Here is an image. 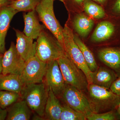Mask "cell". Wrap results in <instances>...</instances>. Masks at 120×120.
I'll return each mask as SVG.
<instances>
[{
    "mask_svg": "<svg viewBox=\"0 0 120 120\" xmlns=\"http://www.w3.org/2000/svg\"><path fill=\"white\" fill-rule=\"evenodd\" d=\"M83 9L86 15L97 22L108 16L104 7L92 0H84Z\"/></svg>",
    "mask_w": 120,
    "mask_h": 120,
    "instance_id": "cell-21",
    "label": "cell"
},
{
    "mask_svg": "<svg viewBox=\"0 0 120 120\" xmlns=\"http://www.w3.org/2000/svg\"><path fill=\"white\" fill-rule=\"evenodd\" d=\"M21 99L20 93L7 90H0V107L7 109Z\"/></svg>",
    "mask_w": 120,
    "mask_h": 120,
    "instance_id": "cell-24",
    "label": "cell"
},
{
    "mask_svg": "<svg viewBox=\"0 0 120 120\" xmlns=\"http://www.w3.org/2000/svg\"><path fill=\"white\" fill-rule=\"evenodd\" d=\"M49 95L44 112L45 120H60L62 112V105L58 98L49 88Z\"/></svg>",
    "mask_w": 120,
    "mask_h": 120,
    "instance_id": "cell-19",
    "label": "cell"
},
{
    "mask_svg": "<svg viewBox=\"0 0 120 120\" xmlns=\"http://www.w3.org/2000/svg\"><path fill=\"white\" fill-rule=\"evenodd\" d=\"M88 120H120L116 109L101 113L93 112L86 116Z\"/></svg>",
    "mask_w": 120,
    "mask_h": 120,
    "instance_id": "cell-26",
    "label": "cell"
},
{
    "mask_svg": "<svg viewBox=\"0 0 120 120\" xmlns=\"http://www.w3.org/2000/svg\"><path fill=\"white\" fill-rule=\"evenodd\" d=\"M32 120H45V117L41 116L38 115L37 114L35 113L34 115L33 116L32 118Z\"/></svg>",
    "mask_w": 120,
    "mask_h": 120,
    "instance_id": "cell-33",
    "label": "cell"
},
{
    "mask_svg": "<svg viewBox=\"0 0 120 120\" xmlns=\"http://www.w3.org/2000/svg\"><path fill=\"white\" fill-rule=\"evenodd\" d=\"M84 0H65L64 3L68 12L83 11V4Z\"/></svg>",
    "mask_w": 120,
    "mask_h": 120,
    "instance_id": "cell-28",
    "label": "cell"
},
{
    "mask_svg": "<svg viewBox=\"0 0 120 120\" xmlns=\"http://www.w3.org/2000/svg\"><path fill=\"white\" fill-rule=\"evenodd\" d=\"M47 64L36 55L25 61L20 77L25 85L40 83L44 81Z\"/></svg>",
    "mask_w": 120,
    "mask_h": 120,
    "instance_id": "cell-10",
    "label": "cell"
},
{
    "mask_svg": "<svg viewBox=\"0 0 120 120\" xmlns=\"http://www.w3.org/2000/svg\"><path fill=\"white\" fill-rule=\"evenodd\" d=\"M116 110L120 120V102L116 108Z\"/></svg>",
    "mask_w": 120,
    "mask_h": 120,
    "instance_id": "cell-35",
    "label": "cell"
},
{
    "mask_svg": "<svg viewBox=\"0 0 120 120\" xmlns=\"http://www.w3.org/2000/svg\"><path fill=\"white\" fill-rule=\"evenodd\" d=\"M41 0H12L9 6L18 12L35 10Z\"/></svg>",
    "mask_w": 120,
    "mask_h": 120,
    "instance_id": "cell-23",
    "label": "cell"
},
{
    "mask_svg": "<svg viewBox=\"0 0 120 120\" xmlns=\"http://www.w3.org/2000/svg\"><path fill=\"white\" fill-rule=\"evenodd\" d=\"M12 0H0V8L5 6H8Z\"/></svg>",
    "mask_w": 120,
    "mask_h": 120,
    "instance_id": "cell-31",
    "label": "cell"
},
{
    "mask_svg": "<svg viewBox=\"0 0 120 120\" xmlns=\"http://www.w3.org/2000/svg\"><path fill=\"white\" fill-rule=\"evenodd\" d=\"M61 98L66 105L86 116L94 112L87 96L73 86L66 84Z\"/></svg>",
    "mask_w": 120,
    "mask_h": 120,
    "instance_id": "cell-8",
    "label": "cell"
},
{
    "mask_svg": "<svg viewBox=\"0 0 120 120\" xmlns=\"http://www.w3.org/2000/svg\"><path fill=\"white\" fill-rule=\"evenodd\" d=\"M4 54H0V74L2 73V61Z\"/></svg>",
    "mask_w": 120,
    "mask_h": 120,
    "instance_id": "cell-34",
    "label": "cell"
},
{
    "mask_svg": "<svg viewBox=\"0 0 120 120\" xmlns=\"http://www.w3.org/2000/svg\"><path fill=\"white\" fill-rule=\"evenodd\" d=\"M43 82L58 98H61L65 83L57 60L47 64Z\"/></svg>",
    "mask_w": 120,
    "mask_h": 120,
    "instance_id": "cell-12",
    "label": "cell"
},
{
    "mask_svg": "<svg viewBox=\"0 0 120 120\" xmlns=\"http://www.w3.org/2000/svg\"><path fill=\"white\" fill-rule=\"evenodd\" d=\"M7 120H30L32 111L24 100L20 99L7 109Z\"/></svg>",
    "mask_w": 120,
    "mask_h": 120,
    "instance_id": "cell-18",
    "label": "cell"
},
{
    "mask_svg": "<svg viewBox=\"0 0 120 120\" xmlns=\"http://www.w3.org/2000/svg\"><path fill=\"white\" fill-rule=\"evenodd\" d=\"M25 26L23 32L27 37L33 39H37L41 32L46 28L39 22L35 10L30 11L23 15Z\"/></svg>",
    "mask_w": 120,
    "mask_h": 120,
    "instance_id": "cell-16",
    "label": "cell"
},
{
    "mask_svg": "<svg viewBox=\"0 0 120 120\" xmlns=\"http://www.w3.org/2000/svg\"><path fill=\"white\" fill-rule=\"evenodd\" d=\"M18 12L11 7L5 6L0 8V54L6 52L5 38L11 21Z\"/></svg>",
    "mask_w": 120,
    "mask_h": 120,
    "instance_id": "cell-15",
    "label": "cell"
},
{
    "mask_svg": "<svg viewBox=\"0 0 120 120\" xmlns=\"http://www.w3.org/2000/svg\"><path fill=\"white\" fill-rule=\"evenodd\" d=\"M84 43L92 48L120 43V18L108 16L97 22Z\"/></svg>",
    "mask_w": 120,
    "mask_h": 120,
    "instance_id": "cell-1",
    "label": "cell"
},
{
    "mask_svg": "<svg viewBox=\"0 0 120 120\" xmlns=\"http://www.w3.org/2000/svg\"><path fill=\"white\" fill-rule=\"evenodd\" d=\"M74 41L82 52L84 60L91 72L96 71L99 68L94 54L90 48L76 34L73 33Z\"/></svg>",
    "mask_w": 120,
    "mask_h": 120,
    "instance_id": "cell-22",
    "label": "cell"
},
{
    "mask_svg": "<svg viewBox=\"0 0 120 120\" xmlns=\"http://www.w3.org/2000/svg\"><path fill=\"white\" fill-rule=\"evenodd\" d=\"M65 83L87 92L89 83L83 72L69 60L65 54L57 59Z\"/></svg>",
    "mask_w": 120,
    "mask_h": 120,
    "instance_id": "cell-5",
    "label": "cell"
},
{
    "mask_svg": "<svg viewBox=\"0 0 120 120\" xmlns=\"http://www.w3.org/2000/svg\"><path fill=\"white\" fill-rule=\"evenodd\" d=\"M85 114L73 109L64 103L62 105L60 120H86Z\"/></svg>",
    "mask_w": 120,
    "mask_h": 120,
    "instance_id": "cell-25",
    "label": "cell"
},
{
    "mask_svg": "<svg viewBox=\"0 0 120 120\" xmlns=\"http://www.w3.org/2000/svg\"><path fill=\"white\" fill-rule=\"evenodd\" d=\"M8 110L7 109H2L0 107V120H5L7 118Z\"/></svg>",
    "mask_w": 120,
    "mask_h": 120,
    "instance_id": "cell-30",
    "label": "cell"
},
{
    "mask_svg": "<svg viewBox=\"0 0 120 120\" xmlns=\"http://www.w3.org/2000/svg\"><path fill=\"white\" fill-rule=\"evenodd\" d=\"M90 75L92 84L108 88L118 77L113 70L106 66L99 67L96 71L91 72Z\"/></svg>",
    "mask_w": 120,
    "mask_h": 120,
    "instance_id": "cell-17",
    "label": "cell"
},
{
    "mask_svg": "<svg viewBox=\"0 0 120 120\" xmlns=\"http://www.w3.org/2000/svg\"><path fill=\"white\" fill-rule=\"evenodd\" d=\"M87 92L94 113H101L116 109L120 102V96L109 88L92 83L88 85Z\"/></svg>",
    "mask_w": 120,
    "mask_h": 120,
    "instance_id": "cell-2",
    "label": "cell"
},
{
    "mask_svg": "<svg viewBox=\"0 0 120 120\" xmlns=\"http://www.w3.org/2000/svg\"><path fill=\"white\" fill-rule=\"evenodd\" d=\"M63 40L65 53L72 62L83 72L87 78L89 84L92 83L91 71L87 66L81 50L75 41L72 30L65 24L63 28Z\"/></svg>",
    "mask_w": 120,
    "mask_h": 120,
    "instance_id": "cell-6",
    "label": "cell"
},
{
    "mask_svg": "<svg viewBox=\"0 0 120 120\" xmlns=\"http://www.w3.org/2000/svg\"><path fill=\"white\" fill-rule=\"evenodd\" d=\"M55 0H41L35 8L39 20L63 45V28L56 19L53 9Z\"/></svg>",
    "mask_w": 120,
    "mask_h": 120,
    "instance_id": "cell-7",
    "label": "cell"
},
{
    "mask_svg": "<svg viewBox=\"0 0 120 120\" xmlns=\"http://www.w3.org/2000/svg\"><path fill=\"white\" fill-rule=\"evenodd\" d=\"M49 90L44 82L26 84L20 92L21 98L26 101L32 112L45 117V106Z\"/></svg>",
    "mask_w": 120,
    "mask_h": 120,
    "instance_id": "cell-4",
    "label": "cell"
},
{
    "mask_svg": "<svg viewBox=\"0 0 120 120\" xmlns=\"http://www.w3.org/2000/svg\"><path fill=\"white\" fill-rule=\"evenodd\" d=\"M66 23L84 42L88 38L97 22L86 15L84 11H69Z\"/></svg>",
    "mask_w": 120,
    "mask_h": 120,
    "instance_id": "cell-9",
    "label": "cell"
},
{
    "mask_svg": "<svg viewBox=\"0 0 120 120\" xmlns=\"http://www.w3.org/2000/svg\"><path fill=\"white\" fill-rule=\"evenodd\" d=\"M92 0L97 2L104 8L109 0Z\"/></svg>",
    "mask_w": 120,
    "mask_h": 120,
    "instance_id": "cell-32",
    "label": "cell"
},
{
    "mask_svg": "<svg viewBox=\"0 0 120 120\" xmlns=\"http://www.w3.org/2000/svg\"><path fill=\"white\" fill-rule=\"evenodd\" d=\"M109 89L114 94L120 96V76L114 81Z\"/></svg>",
    "mask_w": 120,
    "mask_h": 120,
    "instance_id": "cell-29",
    "label": "cell"
},
{
    "mask_svg": "<svg viewBox=\"0 0 120 120\" xmlns=\"http://www.w3.org/2000/svg\"><path fill=\"white\" fill-rule=\"evenodd\" d=\"M37 39L36 55L45 63L57 60L65 54L63 45L46 28Z\"/></svg>",
    "mask_w": 120,
    "mask_h": 120,
    "instance_id": "cell-3",
    "label": "cell"
},
{
    "mask_svg": "<svg viewBox=\"0 0 120 120\" xmlns=\"http://www.w3.org/2000/svg\"><path fill=\"white\" fill-rule=\"evenodd\" d=\"M93 49L99 61L120 76V43Z\"/></svg>",
    "mask_w": 120,
    "mask_h": 120,
    "instance_id": "cell-11",
    "label": "cell"
},
{
    "mask_svg": "<svg viewBox=\"0 0 120 120\" xmlns=\"http://www.w3.org/2000/svg\"><path fill=\"white\" fill-rule=\"evenodd\" d=\"M16 37V49L25 61L36 55V42L33 39L27 37L23 32L13 29Z\"/></svg>",
    "mask_w": 120,
    "mask_h": 120,
    "instance_id": "cell-14",
    "label": "cell"
},
{
    "mask_svg": "<svg viewBox=\"0 0 120 120\" xmlns=\"http://www.w3.org/2000/svg\"><path fill=\"white\" fill-rule=\"evenodd\" d=\"M57 0L60 1H61L62 2H64L65 0Z\"/></svg>",
    "mask_w": 120,
    "mask_h": 120,
    "instance_id": "cell-36",
    "label": "cell"
},
{
    "mask_svg": "<svg viewBox=\"0 0 120 120\" xmlns=\"http://www.w3.org/2000/svg\"><path fill=\"white\" fill-rule=\"evenodd\" d=\"M24 85L19 75L0 74V90L8 91L20 94Z\"/></svg>",
    "mask_w": 120,
    "mask_h": 120,
    "instance_id": "cell-20",
    "label": "cell"
},
{
    "mask_svg": "<svg viewBox=\"0 0 120 120\" xmlns=\"http://www.w3.org/2000/svg\"><path fill=\"white\" fill-rule=\"evenodd\" d=\"M25 61L17 52L15 45L11 42L9 49L3 55L2 74H15L20 76Z\"/></svg>",
    "mask_w": 120,
    "mask_h": 120,
    "instance_id": "cell-13",
    "label": "cell"
},
{
    "mask_svg": "<svg viewBox=\"0 0 120 120\" xmlns=\"http://www.w3.org/2000/svg\"><path fill=\"white\" fill-rule=\"evenodd\" d=\"M104 8L108 16L120 18V0H109Z\"/></svg>",
    "mask_w": 120,
    "mask_h": 120,
    "instance_id": "cell-27",
    "label": "cell"
}]
</instances>
